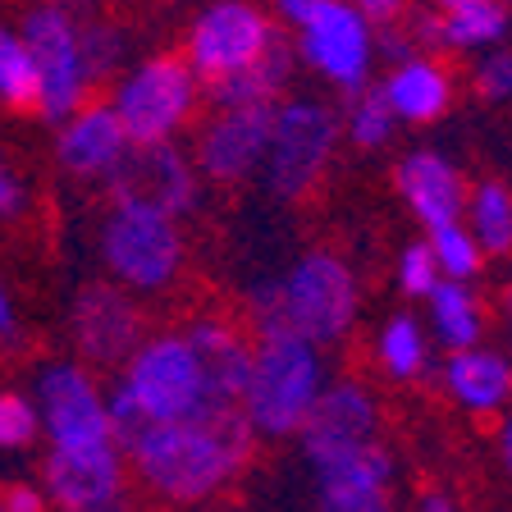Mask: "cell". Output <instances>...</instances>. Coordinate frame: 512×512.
I'll use <instances>...</instances> for the list:
<instances>
[{"mask_svg": "<svg viewBox=\"0 0 512 512\" xmlns=\"http://www.w3.org/2000/svg\"><path fill=\"white\" fill-rule=\"evenodd\" d=\"M503 421H499V435H494V444H499V462H503V471L512 476V412L503 407Z\"/></svg>", "mask_w": 512, "mask_h": 512, "instance_id": "obj_40", "label": "cell"}, {"mask_svg": "<svg viewBox=\"0 0 512 512\" xmlns=\"http://www.w3.org/2000/svg\"><path fill=\"white\" fill-rule=\"evenodd\" d=\"M270 14L298 55V69L316 74L330 92H357L380 69V23L352 0H275Z\"/></svg>", "mask_w": 512, "mask_h": 512, "instance_id": "obj_4", "label": "cell"}, {"mask_svg": "<svg viewBox=\"0 0 512 512\" xmlns=\"http://www.w3.org/2000/svg\"><path fill=\"white\" fill-rule=\"evenodd\" d=\"M128 147L133 138L124 133L119 115L110 110V101H96V96L55 124V165L69 179L106 183L119 170V160L128 156Z\"/></svg>", "mask_w": 512, "mask_h": 512, "instance_id": "obj_19", "label": "cell"}, {"mask_svg": "<svg viewBox=\"0 0 512 512\" xmlns=\"http://www.w3.org/2000/svg\"><path fill=\"white\" fill-rule=\"evenodd\" d=\"M78 28H83V55H87V74H92V83H110V78L119 74L128 64V28H119V23H110L106 14H92V19H78Z\"/></svg>", "mask_w": 512, "mask_h": 512, "instance_id": "obj_31", "label": "cell"}, {"mask_svg": "<svg viewBox=\"0 0 512 512\" xmlns=\"http://www.w3.org/2000/svg\"><path fill=\"white\" fill-rule=\"evenodd\" d=\"M0 106L5 110H37V64H32L23 28L0 23Z\"/></svg>", "mask_w": 512, "mask_h": 512, "instance_id": "obj_29", "label": "cell"}, {"mask_svg": "<svg viewBox=\"0 0 512 512\" xmlns=\"http://www.w3.org/2000/svg\"><path fill=\"white\" fill-rule=\"evenodd\" d=\"M471 92H476L480 101H490V106L512 101V51L503 42L471 55Z\"/></svg>", "mask_w": 512, "mask_h": 512, "instance_id": "obj_33", "label": "cell"}, {"mask_svg": "<svg viewBox=\"0 0 512 512\" xmlns=\"http://www.w3.org/2000/svg\"><path fill=\"white\" fill-rule=\"evenodd\" d=\"M394 192L421 229H439L448 220H462L467 179L444 151L416 147L394 160Z\"/></svg>", "mask_w": 512, "mask_h": 512, "instance_id": "obj_21", "label": "cell"}, {"mask_svg": "<svg viewBox=\"0 0 512 512\" xmlns=\"http://www.w3.org/2000/svg\"><path fill=\"white\" fill-rule=\"evenodd\" d=\"M339 124H343V142H352L357 151H380V147H389L398 133L394 110H389V101L380 96L375 83H366V87L343 96Z\"/></svg>", "mask_w": 512, "mask_h": 512, "instance_id": "obj_28", "label": "cell"}, {"mask_svg": "<svg viewBox=\"0 0 512 512\" xmlns=\"http://www.w3.org/2000/svg\"><path fill=\"white\" fill-rule=\"evenodd\" d=\"M293 78H298V55L279 32V42L256 64H247L243 74L206 87V106H275L279 96H288Z\"/></svg>", "mask_w": 512, "mask_h": 512, "instance_id": "obj_25", "label": "cell"}, {"mask_svg": "<svg viewBox=\"0 0 512 512\" xmlns=\"http://www.w3.org/2000/svg\"><path fill=\"white\" fill-rule=\"evenodd\" d=\"M106 101L133 142H179L202 119L206 83L179 51H151L110 78Z\"/></svg>", "mask_w": 512, "mask_h": 512, "instance_id": "obj_7", "label": "cell"}, {"mask_svg": "<svg viewBox=\"0 0 512 512\" xmlns=\"http://www.w3.org/2000/svg\"><path fill=\"white\" fill-rule=\"evenodd\" d=\"M279 42V23L261 0H206L183 28L179 55L206 87L243 74Z\"/></svg>", "mask_w": 512, "mask_h": 512, "instance_id": "obj_9", "label": "cell"}, {"mask_svg": "<svg viewBox=\"0 0 512 512\" xmlns=\"http://www.w3.org/2000/svg\"><path fill=\"white\" fill-rule=\"evenodd\" d=\"M133 485L170 508H197L220 499L247 471L256 435L234 416H183V421H147L124 439Z\"/></svg>", "mask_w": 512, "mask_h": 512, "instance_id": "obj_1", "label": "cell"}, {"mask_svg": "<svg viewBox=\"0 0 512 512\" xmlns=\"http://www.w3.org/2000/svg\"><path fill=\"white\" fill-rule=\"evenodd\" d=\"M115 371L119 375L110 389V421H115L119 444L147 421L234 416L215 403L202 352L188 339V330H147Z\"/></svg>", "mask_w": 512, "mask_h": 512, "instance_id": "obj_3", "label": "cell"}, {"mask_svg": "<svg viewBox=\"0 0 512 512\" xmlns=\"http://www.w3.org/2000/svg\"><path fill=\"white\" fill-rule=\"evenodd\" d=\"M270 115L275 106H211L197 119V138H192V160L206 183L238 188V183L261 174L270 138Z\"/></svg>", "mask_w": 512, "mask_h": 512, "instance_id": "obj_14", "label": "cell"}, {"mask_svg": "<svg viewBox=\"0 0 512 512\" xmlns=\"http://www.w3.org/2000/svg\"><path fill=\"white\" fill-rule=\"evenodd\" d=\"M430 10H444V5H453V0H426Z\"/></svg>", "mask_w": 512, "mask_h": 512, "instance_id": "obj_43", "label": "cell"}, {"mask_svg": "<svg viewBox=\"0 0 512 512\" xmlns=\"http://www.w3.org/2000/svg\"><path fill=\"white\" fill-rule=\"evenodd\" d=\"M426 243H430V256H435V266L444 279L471 284V279L485 275V261H490V256L480 252L476 234H471L462 220H448V224H439V229H426Z\"/></svg>", "mask_w": 512, "mask_h": 512, "instance_id": "obj_30", "label": "cell"}, {"mask_svg": "<svg viewBox=\"0 0 512 512\" xmlns=\"http://www.w3.org/2000/svg\"><path fill=\"white\" fill-rule=\"evenodd\" d=\"M202 174L192 151H183L179 142H133L128 156L119 160V170L106 179V188L115 197H133V202L160 206L170 215H188L202 202Z\"/></svg>", "mask_w": 512, "mask_h": 512, "instance_id": "obj_15", "label": "cell"}, {"mask_svg": "<svg viewBox=\"0 0 512 512\" xmlns=\"http://www.w3.org/2000/svg\"><path fill=\"white\" fill-rule=\"evenodd\" d=\"M32 407H37L42 439L51 448H83V444H110L115 439L110 389L78 357L74 362H46L37 371Z\"/></svg>", "mask_w": 512, "mask_h": 512, "instance_id": "obj_11", "label": "cell"}, {"mask_svg": "<svg viewBox=\"0 0 512 512\" xmlns=\"http://www.w3.org/2000/svg\"><path fill=\"white\" fill-rule=\"evenodd\" d=\"M380 96L389 101L398 128H426L435 119H444L458 101V74L439 60L435 51H407L398 60H389V69L380 74Z\"/></svg>", "mask_w": 512, "mask_h": 512, "instance_id": "obj_20", "label": "cell"}, {"mask_svg": "<svg viewBox=\"0 0 512 512\" xmlns=\"http://www.w3.org/2000/svg\"><path fill=\"white\" fill-rule=\"evenodd\" d=\"M23 211V183L14 179V170L0 156V215H19Z\"/></svg>", "mask_w": 512, "mask_h": 512, "instance_id": "obj_37", "label": "cell"}, {"mask_svg": "<svg viewBox=\"0 0 512 512\" xmlns=\"http://www.w3.org/2000/svg\"><path fill=\"white\" fill-rule=\"evenodd\" d=\"M439 279L444 275H439L435 256H430V243H407L403 252H398L394 284H398V293H403L407 302H426L430 293H435Z\"/></svg>", "mask_w": 512, "mask_h": 512, "instance_id": "obj_34", "label": "cell"}, {"mask_svg": "<svg viewBox=\"0 0 512 512\" xmlns=\"http://www.w3.org/2000/svg\"><path fill=\"white\" fill-rule=\"evenodd\" d=\"M426 330L444 352L471 348L485 339V307L462 279H439L435 293L426 298Z\"/></svg>", "mask_w": 512, "mask_h": 512, "instance_id": "obj_26", "label": "cell"}, {"mask_svg": "<svg viewBox=\"0 0 512 512\" xmlns=\"http://www.w3.org/2000/svg\"><path fill=\"white\" fill-rule=\"evenodd\" d=\"M96 252L106 275L138 298L170 293L188 266V238L179 229V215L115 192L96 220Z\"/></svg>", "mask_w": 512, "mask_h": 512, "instance_id": "obj_6", "label": "cell"}, {"mask_svg": "<svg viewBox=\"0 0 512 512\" xmlns=\"http://www.w3.org/2000/svg\"><path fill=\"white\" fill-rule=\"evenodd\" d=\"M147 334V311L138 293H128L115 279L83 284L69 302V339L78 348V362L92 371H115L128 352Z\"/></svg>", "mask_w": 512, "mask_h": 512, "instance_id": "obj_13", "label": "cell"}, {"mask_svg": "<svg viewBox=\"0 0 512 512\" xmlns=\"http://www.w3.org/2000/svg\"><path fill=\"white\" fill-rule=\"evenodd\" d=\"M462 224L476 234L485 256L512 252V188L499 179L467 183V202H462Z\"/></svg>", "mask_w": 512, "mask_h": 512, "instance_id": "obj_27", "label": "cell"}, {"mask_svg": "<svg viewBox=\"0 0 512 512\" xmlns=\"http://www.w3.org/2000/svg\"><path fill=\"white\" fill-rule=\"evenodd\" d=\"M0 512H51L42 480H10V485H0Z\"/></svg>", "mask_w": 512, "mask_h": 512, "instance_id": "obj_35", "label": "cell"}, {"mask_svg": "<svg viewBox=\"0 0 512 512\" xmlns=\"http://www.w3.org/2000/svg\"><path fill=\"white\" fill-rule=\"evenodd\" d=\"M19 28L28 37L32 64H37V110L32 115H42L46 124H60L96 92L83 55V28L55 0H37Z\"/></svg>", "mask_w": 512, "mask_h": 512, "instance_id": "obj_10", "label": "cell"}, {"mask_svg": "<svg viewBox=\"0 0 512 512\" xmlns=\"http://www.w3.org/2000/svg\"><path fill=\"white\" fill-rule=\"evenodd\" d=\"M183 330L202 352L215 403L224 412H243V384H247V366H252V330H243L229 316H197Z\"/></svg>", "mask_w": 512, "mask_h": 512, "instance_id": "obj_23", "label": "cell"}, {"mask_svg": "<svg viewBox=\"0 0 512 512\" xmlns=\"http://www.w3.org/2000/svg\"><path fill=\"white\" fill-rule=\"evenodd\" d=\"M293 439L307 453V462L371 444V439H384V407L371 384L343 375V380H330L320 389L316 407L307 412V421H302V430Z\"/></svg>", "mask_w": 512, "mask_h": 512, "instance_id": "obj_16", "label": "cell"}, {"mask_svg": "<svg viewBox=\"0 0 512 512\" xmlns=\"http://www.w3.org/2000/svg\"><path fill=\"white\" fill-rule=\"evenodd\" d=\"M311 476H316L320 512H389L398 467H394L389 444L371 439V444L316 458L311 462Z\"/></svg>", "mask_w": 512, "mask_h": 512, "instance_id": "obj_17", "label": "cell"}, {"mask_svg": "<svg viewBox=\"0 0 512 512\" xmlns=\"http://www.w3.org/2000/svg\"><path fill=\"white\" fill-rule=\"evenodd\" d=\"M14 334H19V307H14V293H10V284L0 279V339L10 343Z\"/></svg>", "mask_w": 512, "mask_h": 512, "instance_id": "obj_39", "label": "cell"}, {"mask_svg": "<svg viewBox=\"0 0 512 512\" xmlns=\"http://www.w3.org/2000/svg\"><path fill=\"white\" fill-rule=\"evenodd\" d=\"M512 10L508 0H453L444 10H407L403 28L412 37L416 51H435V55H480L499 46L508 37Z\"/></svg>", "mask_w": 512, "mask_h": 512, "instance_id": "obj_18", "label": "cell"}, {"mask_svg": "<svg viewBox=\"0 0 512 512\" xmlns=\"http://www.w3.org/2000/svg\"><path fill=\"white\" fill-rule=\"evenodd\" d=\"M375 371L389 384H416L430 375V357H435V339H430L426 320L412 311H394L380 320V330L371 339Z\"/></svg>", "mask_w": 512, "mask_h": 512, "instance_id": "obj_24", "label": "cell"}, {"mask_svg": "<svg viewBox=\"0 0 512 512\" xmlns=\"http://www.w3.org/2000/svg\"><path fill=\"white\" fill-rule=\"evenodd\" d=\"M42 490L51 512H128L133 471H128L119 439L83 448H46Z\"/></svg>", "mask_w": 512, "mask_h": 512, "instance_id": "obj_12", "label": "cell"}, {"mask_svg": "<svg viewBox=\"0 0 512 512\" xmlns=\"http://www.w3.org/2000/svg\"><path fill=\"white\" fill-rule=\"evenodd\" d=\"M412 512H462V503L448 490H421L412 499Z\"/></svg>", "mask_w": 512, "mask_h": 512, "instance_id": "obj_38", "label": "cell"}, {"mask_svg": "<svg viewBox=\"0 0 512 512\" xmlns=\"http://www.w3.org/2000/svg\"><path fill=\"white\" fill-rule=\"evenodd\" d=\"M362 316L357 270L334 247L302 252L279 279L252 288L247 330L252 334H298L316 348H339Z\"/></svg>", "mask_w": 512, "mask_h": 512, "instance_id": "obj_2", "label": "cell"}, {"mask_svg": "<svg viewBox=\"0 0 512 512\" xmlns=\"http://www.w3.org/2000/svg\"><path fill=\"white\" fill-rule=\"evenodd\" d=\"M55 5H60V10H69L74 19H92V14H101V5H106V0H55Z\"/></svg>", "mask_w": 512, "mask_h": 512, "instance_id": "obj_41", "label": "cell"}, {"mask_svg": "<svg viewBox=\"0 0 512 512\" xmlns=\"http://www.w3.org/2000/svg\"><path fill=\"white\" fill-rule=\"evenodd\" d=\"M339 142H343V124L330 101L293 96V92L279 96L256 179L266 183V192L275 202H302L330 174Z\"/></svg>", "mask_w": 512, "mask_h": 512, "instance_id": "obj_8", "label": "cell"}, {"mask_svg": "<svg viewBox=\"0 0 512 512\" xmlns=\"http://www.w3.org/2000/svg\"><path fill=\"white\" fill-rule=\"evenodd\" d=\"M330 384V352L298 334H252L243 421L256 439H293Z\"/></svg>", "mask_w": 512, "mask_h": 512, "instance_id": "obj_5", "label": "cell"}, {"mask_svg": "<svg viewBox=\"0 0 512 512\" xmlns=\"http://www.w3.org/2000/svg\"><path fill=\"white\" fill-rule=\"evenodd\" d=\"M37 439H42V421H37L32 394L0 389V453H28Z\"/></svg>", "mask_w": 512, "mask_h": 512, "instance_id": "obj_32", "label": "cell"}, {"mask_svg": "<svg viewBox=\"0 0 512 512\" xmlns=\"http://www.w3.org/2000/svg\"><path fill=\"white\" fill-rule=\"evenodd\" d=\"M352 5H357V10L366 14V19L371 23H398L407 14V5H412V0H352Z\"/></svg>", "mask_w": 512, "mask_h": 512, "instance_id": "obj_36", "label": "cell"}, {"mask_svg": "<svg viewBox=\"0 0 512 512\" xmlns=\"http://www.w3.org/2000/svg\"><path fill=\"white\" fill-rule=\"evenodd\" d=\"M444 394L471 416H499L512 407V357L480 339L471 348H453L439 366Z\"/></svg>", "mask_w": 512, "mask_h": 512, "instance_id": "obj_22", "label": "cell"}, {"mask_svg": "<svg viewBox=\"0 0 512 512\" xmlns=\"http://www.w3.org/2000/svg\"><path fill=\"white\" fill-rule=\"evenodd\" d=\"M503 316H508V343H512V284L503 288Z\"/></svg>", "mask_w": 512, "mask_h": 512, "instance_id": "obj_42", "label": "cell"}]
</instances>
